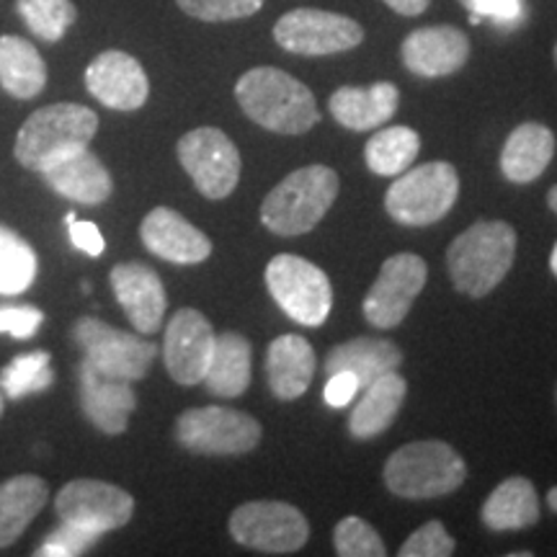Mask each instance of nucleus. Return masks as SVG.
<instances>
[{"instance_id":"f257e3e1","label":"nucleus","mask_w":557,"mask_h":557,"mask_svg":"<svg viewBox=\"0 0 557 557\" xmlns=\"http://www.w3.org/2000/svg\"><path fill=\"white\" fill-rule=\"evenodd\" d=\"M243 114L276 135H305L320 122L312 90L278 67H253L235 83Z\"/></svg>"},{"instance_id":"f03ea898","label":"nucleus","mask_w":557,"mask_h":557,"mask_svg":"<svg viewBox=\"0 0 557 557\" xmlns=\"http://www.w3.org/2000/svg\"><path fill=\"white\" fill-rule=\"evenodd\" d=\"M517 259V230L504 220H480L447 248L449 278L457 292L485 297L504 282Z\"/></svg>"},{"instance_id":"7ed1b4c3","label":"nucleus","mask_w":557,"mask_h":557,"mask_svg":"<svg viewBox=\"0 0 557 557\" xmlns=\"http://www.w3.org/2000/svg\"><path fill=\"white\" fill-rule=\"evenodd\" d=\"M338 173L329 165H305L278 181L261 205V222L274 235L297 238L329 214L338 197Z\"/></svg>"},{"instance_id":"20e7f679","label":"nucleus","mask_w":557,"mask_h":557,"mask_svg":"<svg viewBox=\"0 0 557 557\" xmlns=\"http://www.w3.org/2000/svg\"><path fill=\"white\" fill-rule=\"evenodd\" d=\"M99 129V116L81 103H50L37 109L16 135L13 156L24 169L41 173L54 160L88 148Z\"/></svg>"},{"instance_id":"39448f33","label":"nucleus","mask_w":557,"mask_h":557,"mask_svg":"<svg viewBox=\"0 0 557 557\" xmlns=\"http://www.w3.org/2000/svg\"><path fill=\"white\" fill-rule=\"evenodd\" d=\"M389 493L406 500H431L455 493L468 478L465 459L447 442H410L387 457L382 470Z\"/></svg>"},{"instance_id":"423d86ee","label":"nucleus","mask_w":557,"mask_h":557,"mask_svg":"<svg viewBox=\"0 0 557 557\" xmlns=\"http://www.w3.org/2000/svg\"><path fill=\"white\" fill-rule=\"evenodd\" d=\"M459 197V173L447 160H431L403 171L387 189L385 209L395 222L408 227L434 225L447 218Z\"/></svg>"},{"instance_id":"0eeeda50","label":"nucleus","mask_w":557,"mask_h":557,"mask_svg":"<svg viewBox=\"0 0 557 557\" xmlns=\"http://www.w3.org/2000/svg\"><path fill=\"white\" fill-rule=\"evenodd\" d=\"M267 287L278 308L299 325L318 329L331 315V278L323 269L302 259V256H274L267 267Z\"/></svg>"},{"instance_id":"6e6552de","label":"nucleus","mask_w":557,"mask_h":557,"mask_svg":"<svg viewBox=\"0 0 557 557\" xmlns=\"http://www.w3.org/2000/svg\"><path fill=\"white\" fill-rule=\"evenodd\" d=\"M261 436V423L253 416L235 408H189L176 421V442L184 449L194 451V455H246V451H253L259 447Z\"/></svg>"},{"instance_id":"1a4fd4ad","label":"nucleus","mask_w":557,"mask_h":557,"mask_svg":"<svg viewBox=\"0 0 557 557\" xmlns=\"http://www.w3.org/2000/svg\"><path fill=\"white\" fill-rule=\"evenodd\" d=\"M230 534L248 549L292 555L308 545L310 524L297 506L284 500H250L233 511Z\"/></svg>"},{"instance_id":"9d476101","label":"nucleus","mask_w":557,"mask_h":557,"mask_svg":"<svg viewBox=\"0 0 557 557\" xmlns=\"http://www.w3.org/2000/svg\"><path fill=\"white\" fill-rule=\"evenodd\" d=\"M274 41L284 52L302 58L348 52L364 41V29L344 13L320 9H295L274 24Z\"/></svg>"},{"instance_id":"9b49d317","label":"nucleus","mask_w":557,"mask_h":557,"mask_svg":"<svg viewBox=\"0 0 557 557\" xmlns=\"http://www.w3.org/2000/svg\"><path fill=\"white\" fill-rule=\"evenodd\" d=\"M178 160L201 197L225 199L240 181V152L225 132L199 127L178 139Z\"/></svg>"},{"instance_id":"f8f14e48","label":"nucleus","mask_w":557,"mask_h":557,"mask_svg":"<svg viewBox=\"0 0 557 557\" xmlns=\"http://www.w3.org/2000/svg\"><path fill=\"white\" fill-rule=\"evenodd\" d=\"M73 338L86 354V361L116 380H143L158 357V346L152 341L111 329L96 318H81L73 329Z\"/></svg>"},{"instance_id":"ddd939ff","label":"nucleus","mask_w":557,"mask_h":557,"mask_svg":"<svg viewBox=\"0 0 557 557\" xmlns=\"http://www.w3.org/2000/svg\"><path fill=\"white\" fill-rule=\"evenodd\" d=\"M54 511L62 524L88 529L94 534L116 532L127 527L135 513V498L120 485L103 483V480H70L54 498Z\"/></svg>"},{"instance_id":"4468645a","label":"nucleus","mask_w":557,"mask_h":557,"mask_svg":"<svg viewBox=\"0 0 557 557\" xmlns=\"http://www.w3.org/2000/svg\"><path fill=\"white\" fill-rule=\"evenodd\" d=\"M429 267L416 253H395L382 263L372 289L367 292L361 310L374 329H398L413 308L416 297L426 287Z\"/></svg>"},{"instance_id":"2eb2a0df","label":"nucleus","mask_w":557,"mask_h":557,"mask_svg":"<svg viewBox=\"0 0 557 557\" xmlns=\"http://www.w3.org/2000/svg\"><path fill=\"white\" fill-rule=\"evenodd\" d=\"M212 323L194 308H181L165 325L163 357L173 382L194 387L205 382V374L214 351Z\"/></svg>"},{"instance_id":"dca6fc26","label":"nucleus","mask_w":557,"mask_h":557,"mask_svg":"<svg viewBox=\"0 0 557 557\" xmlns=\"http://www.w3.org/2000/svg\"><path fill=\"white\" fill-rule=\"evenodd\" d=\"M86 88L96 101L114 111H137L150 96V81L137 58L122 50H107L86 67Z\"/></svg>"},{"instance_id":"f3484780","label":"nucleus","mask_w":557,"mask_h":557,"mask_svg":"<svg viewBox=\"0 0 557 557\" xmlns=\"http://www.w3.org/2000/svg\"><path fill=\"white\" fill-rule=\"evenodd\" d=\"M400 58L413 75L421 78H447L468 65L470 39L451 24L421 26L410 32L400 45Z\"/></svg>"},{"instance_id":"a211bd4d","label":"nucleus","mask_w":557,"mask_h":557,"mask_svg":"<svg viewBox=\"0 0 557 557\" xmlns=\"http://www.w3.org/2000/svg\"><path fill=\"white\" fill-rule=\"evenodd\" d=\"M109 278L111 289L135 331L143 336L158 333L163 325L165 308H169V297H165V287L156 271L145 263H116Z\"/></svg>"},{"instance_id":"6ab92c4d","label":"nucleus","mask_w":557,"mask_h":557,"mask_svg":"<svg viewBox=\"0 0 557 557\" xmlns=\"http://www.w3.org/2000/svg\"><path fill=\"white\" fill-rule=\"evenodd\" d=\"M81 406L96 429L109 436H120L129 426V416L137 408L132 382L101 374L90 361L81 364Z\"/></svg>"},{"instance_id":"aec40b11","label":"nucleus","mask_w":557,"mask_h":557,"mask_svg":"<svg viewBox=\"0 0 557 557\" xmlns=\"http://www.w3.org/2000/svg\"><path fill=\"white\" fill-rule=\"evenodd\" d=\"M139 238L152 256L171 263H201L212 256V240L169 207L152 209L139 225Z\"/></svg>"},{"instance_id":"412c9836","label":"nucleus","mask_w":557,"mask_h":557,"mask_svg":"<svg viewBox=\"0 0 557 557\" xmlns=\"http://www.w3.org/2000/svg\"><path fill=\"white\" fill-rule=\"evenodd\" d=\"M41 178L60 197L81 201V205L88 207L103 205L111 197V191H114V181H111L107 165L88 148L54 160L52 165L41 171Z\"/></svg>"},{"instance_id":"4be33fe9","label":"nucleus","mask_w":557,"mask_h":557,"mask_svg":"<svg viewBox=\"0 0 557 557\" xmlns=\"http://www.w3.org/2000/svg\"><path fill=\"white\" fill-rule=\"evenodd\" d=\"M398 107L400 90L389 81L372 83V86H341L329 101L333 120L351 132L382 127L393 120Z\"/></svg>"},{"instance_id":"5701e85b","label":"nucleus","mask_w":557,"mask_h":557,"mask_svg":"<svg viewBox=\"0 0 557 557\" xmlns=\"http://www.w3.org/2000/svg\"><path fill=\"white\" fill-rule=\"evenodd\" d=\"M267 377L276 400L289 403L302 398L315 377V351L310 341L295 333L271 341L267 348Z\"/></svg>"},{"instance_id":"b1692460","label":"nucleus","mask_w":557,"mask_h":557,"mask_svg":"<svg viewBox=\"0 0 557 557\" xmlns=\"http://www.w3.org/2000/svg\"><path fill=\"white\" fill-rule=\"evenodd\" d=\"M403 364V351L389 338H348L344 344L333 346L325 357V374L351 372L357 377L359 387L364 389L369 382L382 377L385 372H393Z\"/></svg>"},{"instance_id":"393cba45","label":"nucleus","mask_w":557,"mask_h":557,"mask_svg":"<svg viewBox=\"0 0 557 557\" xmlns=\"http://www.w3.org/2000/svg\"><path fill=\"white\" fill-rule=\"evenodd\" d=\"M553 156V129L540 122H524L508 135L504 150H500V173L511 184H532L547 171Z\"/></svg>"},{"instance_id":"a878e982","label":"nucleus","mask_w":557,"mask_h":557,"mask_svg":"<svg viewBox=\"0 0 557 557\" xmlns=\"http://www.w3.org/2000/svg\"><path fill=\"white\" fill-rule=\"evenodd\" d=\"M408 395V382L400 377L398 369L393 372H385L382 377L369 382L364 387V395H361L357 408L351 410V418H348V431L351 436L367 438L380 436L382 431L393 426V421L398 418L403 400Z\"/></svg>"},{"instance_id":"bb28decb","label":"nucleus","mask_w":557,"mask_h":557,"mask_svg":"<svg viewBox=\"0 0 557 557\" xmlns=\"http://www.w3.org/2000/svg\"><path fill=\"white\" fill-rule=\"evenodd\" d=\"M480 519L493 532H519L540 521V496L532 480L508 478L487 496Z\"/></svg>"},{"instance_id":"cd10ccee","label":"nucleus","mask_w":557,"mask_h":557,"mask_svg":"<svg viewBox=\"0 0 557 557\" xmlns=\"http://www.w3.org/2000/svg\"><path fill=\"white\" fill-rule=\"evenodd\" d=\"M50 485L37 475H16L0 483V549L11 547L47 506Z\"/></svg>"},{"instance_id":"c85d7f7f","label":"nucleus","mask_w":557,"mask_h":557,"mask_svg":"<svg viewBox=\"0 0 557 557\" xmlns=\"http://www.w3.org/2000/svg\"><path fill=\"white\" fill-rule=\"evenodd\" d=\"M0 86L21 101H29L45 90L47 65L32 41L13 34L0 37Z\"/></svg>"},{"instance_id":"c756f323","label":"nucleus","mask_w":557,"mask_h":557,"mask_svg":"<svg viewBox=\"0 0 557 557\" xmlns=\"http://www.w3.org/2000/svg\"><path fill=\"white\" fill-rule=\"evenodd\" d=\"M250 341L240 333H222L214 341L212 361L205 374V385L218 398H240L250 385Z\"/></svg>"},{"instance_id":"7c9ffc66","label":"nucleus","mask_w":557,"mask_h":557,"mask_svg":"<svg viewBox=\"0 0 557 557\" xmlns=\"http://www.w3.org/2000/svg\"><path fill=\"white\" fill-rule=\"evenodd\" d=\"M421 152V137L410 127H387L369 137L364 148L367 169L374 176H400Z\"/></svg>"},{"instance_id":"2f4dec72","label":"nucleus","mask_w":557,"mask_h":557,"mask_svg":"<svg viewBox=\"0 0 557 557\" xmlns=\"http://www.w3.org/2000/svg\"><path fill=\"white\" fill-rule=\"evenodd\" d=\"M37 278V253L21 235L0 225V295L16 297Z\"/></svg>"},{"instance_id":"473e14b6","label":"nucleus","mask_w":557,"mask_h":557,"mask_svg":"<svg viewBox=\"0 0 557 557\" xmlns=\"http://www.w3.org/2000/svg\"><path fill=\"white\" fill-rule=\"evenodd\" d=\"M16 11L34 37L50 41V45L65 37L78 18L73 0H16Z\"/></svg>"},{"instance_id":"72a5a7b5","label":"nucleus","mask_w":557,"mask_h":557,"mask_svg":"<svg viewBox=\"0 0 557 557\" xmlns=\"http://www.w3.org/2000/svg\"><path fill=\"white\" fill-rule=\"evenodd\" d=\"M54 372L50 367V354L34 351L16 357L0 372V389L13 400L26 398L32 393H41L52 385Z\"/></svg>"},{"instance_id":"f704fd0d","label":"nucleus","mask_w":557,"mask_h":557,"mask_svg":"<svg viewBox=\"0 0 557 557\" xmlns=\"http://www.w3.org/2000/svg\"><path fill=\"white\" fill-rule=\"evenodd\" d=\"M333 545L341 557H385L387 547L369 521L359 517H346L336 524Z\"/></svg>"},{"instance_id":"c9c22d12","label":"nucleus","mask_w":557,"mask_h":557,"mask_svg":"<svg viewBox=\"0 0 557 557\" xmlns=\"http://www.w3.org/2000/svg\"><path fill=\"white\" fill-rule=\"evenodd\" d=\"M267 0H176V5L186 16L220 24V21L248 18L263 9Z\"/></svg>"},{"instance_id":"e433bc0d","label":"nucleus","mask_w":557,"mask_h":557,"mask_svg":"<svg viewBox=\"0 0 557 557\" xmlns=\"http://www.w3.org/2000/svg\"><path fill=\"white\" fill-rule=\"evenodd\" d=\"M457 542L449 537L442 521H429L416 529L398 549L400 557H449L455 555Z\"/></svg>"},{"instance_id":"4c0bfd02","label":"nucleus","mask_w":557,"mask_h":557,"mask_svg":"<svg viewBox=\"0 0 557 557\" xmlns=\"http://www.w3.org/2000/svg\"><path fill=\"white\" fill-rule=\"evenodd\" d=\"M99 540V534L88 532V529H81V527H73V524H62L54 529L50 534V540L45 542L37 549V555H45V557H73V555H83L86 549L94 545V542Z\"/></svg>"},{"instance_id":"58836bf2","label":"nucleus","mask_w":557,"mask_h":557,"mask_svg":"<svg viewBox=\"0 0 557 557\" xmlns=\"http://www.w3.org/2000/svg\"><path fill=\"white\" fill-rule=\"evenodd\" d=\"M41 310L21 305V308H0V333H11L13 338H32L39 331Z\"/></svg>"},{"instance_id":"ea45409f","label":"nucleus","mask_w":557,"mask_h":557,"mask_svg":"<svg viewBox=\"0 0 557 557\" xmlns=\"http://www.w3.org/2000/svg\"><path fill=\"white\" fill-rule=\"evenodd\" d=\"M67 227H70V240H73V246L83 250V253L88 256H101L103 248H107V240H103L101 230L94 225V222H83V220H75V214L70 212L67 214Z\"/></svg>"},{"instance_id":"a19ab883","label":"nucleus","mask_w":557,"mask_h":557,"mask_svg":"<svg viewBox=\"0 0 557 557\" xmlns=\"http://www.w3.org/2000/svg\"><path fill=\"white\" fill-rule=\"evenodd\" d=\"M496 18L498 24H517L521 18V0H472L470 18Z\"/></svg>"},{"instance_id":"79ce46f5","label":"nucleus","mask_w":557,"mask_h":557,"mask_svg":"<svg viewBox=\"0 0 557 557\" xmlns=\"http://www.w3.org/2000/svg\"><path fill=\"white\" fill-rule=\"evenodd\" d=\"M359 382L354 377L351 372H336L329 377V385H325V403H329L331 408H344L357 398L359 393Z\"/></svg>"},{"instance_id":"37998d69","label":"nucleus","mask_w":557,"mask_h":557,"mask_svg":"<svg viewBox=\"0 0 557 557\" xmlns=\"http://www.w3.org/2000/svg\"><path fill=\"white\" fill-rule=\"evenodd\" d=\"M385 3L400 16H421L431 5V0H385Z\"/></svg>"},{"instance_id":"c03bdc74","label":"nucleus","mask_w":557,"mask_h":557,"mask_svg":"<svg viewBox=\"0 0 557 557\" xmlns=\"http://www.w3.org/2000/svg\"><path fill=\"white\" fill-rule=\"evenodd\" d=\"M547 207H549V209H553V212L557 214V184L553 186V189H549V191H547Z\"/></svg>"},{"instance_id":"a18cd8bd","label":"nucleus","mask_w":557,"mask_h":557,"mask_svg":"<svg viewBox=\"0 0 557 557\" xmlns=\"http://www.w3.org/2000/svg\"><path fill=\"white\" fill-rule=\"evenodd\" d=\"M547 504H549V508H553V511H557V487H553V491L547 493Z\"/></svg>"},{"instance_id":"49530a36","label":"nucleus","mask_w":557,"mask_h":557,"mask_svg":"<svg viewBox=\"0 0 557 557\" xmlns=\"http://www.w3.org/2000/svg\"><path fill=\"white\" fill-rule=\"evenodd\" d=\"M549 269H553V274L557 276V243H555V248H553V256H549Z\"/></svg>"},{"instance_id":"de8ad7c7","label":"nucleus","mask_w":557,"mask_h":557,"mask_svg":"<svg viewBox=\"0 0 557 557\" xmlns=\"http://www.w3.org/2000/svg\"><path fill=\"white\" fill-rule=\"evenodd\" d=\"M459 3H462V5H465V9H468V11L472 9V0H459Z\"/></svg>"},{"instance_id":"09e8293b","label":"nucleus","mask_w":557,"mask_h":557,"mask_svg":"<svg viewBox=\"0 0 557 557\" xmlns=\"http://www.w3.org/2000/svg\"><path fill=\"white\" fill-rule=\"evenodd\" d=\"M0 416H3V395H0Z\"/></svg>"},{"instance_id":"8fccbe9b","label":"nucleus","mask_w":557,"mask_h":557,"mask_svg":"<svg viewBox=\"0 0 557 557\" xmlns=\"http://www.w3.org/2000/svg\"><path fill=\"white\" fill-rule=\"evenodd\" d=\"M555 65H557V41H555Z\"/></svg>"},{"instance_id":"3c124183","label":"nucleus","mask_w":557,"mask_h":557,"mask_svg":"<svg viewBox=\"0 0 557 557\" xmlns=\"http://www.w3.org/2000/svg\"><path fill=\"white\" fill-rule=\"evenodd\" d=\"M555 400H557V387H555Z\"/></svg>"}]
</instances>
